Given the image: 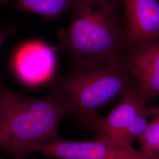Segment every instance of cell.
Listing matches in <instances>:
<instances>
[{"instance_id": "obj_9", "label": "cell", "mask_w": 159, "mask_h": 159, "mask_svg": "<svg viewBox=\"0 0 159 159\" xmlns=\"http://www.w3.org/2000/svg\"><path fill=\"white\" fill-rule=\"evenodd\" d=\"M75 0H16L15 8L47 20L57 19L72 10Z\"/></svg>"}, {"instance_id": "obj_1", "label": "cell", "mask_w": 159, "mask_h": 159, "mask_svg": "<svg viewBox=\"0 0 159 159\" xmlns=\"http://www.w3.org/2000/svg\"><path fill=\"white\" fill-rule=\"evenodd\" d=\"M72 110L52 87L43 98H35L0 86V150L16 159L58 140L60 122Z\"/></svg>"}, {"instance_id": "obj_6", "label": "cell", "mask_w": 159, "mask_h": 159, "mask_svg": "<svg viewBox=\"0 0 159 159\" xmlns=\"http://www.w3.org/2000/svg\"><path fill=\"white\" fill-rule=\"evenodd\" d=\"M124 61L146 104L159 97V41L128 51Z\"/></svg>"}, {"instance_id": "obj_12", "label": "cell", "mask_w": 159, "mask_h": 159, "mask_svg": "<svg viewBox=\"0 0 159 159\" xmlns=\"http://www.w3.org/2000/svg\"><path fill=\"white\" fill-rule=\"evenodd\" d=\"M17 29L14 27H3L0 29V48L2 45L4 41L10 36L15 34ZM2 84L0 82V86Z\"/></svg>"}, {"instance_id": "obj_3", "label": "cell", "mask_w": 159, "mask_h": 159, "mask_svg": "<svg viewBox=\"0 0 159 159\" xmlns=\"http://www.w3.org/2000/svg\"><path fill=\"white\" fill-rule=\"evenodd\" d=\"M137 85L124 60L94 59L70 65L68 73L51 87L66 99L75 117L87 128L99 117L98 110Z\"/></svg>"}, {"instance_id": "obj_11", "label": "cell", "mask_w": 159, "mask_h": 159, "mask_svg": "<svg viewBox=\"0 0 159 159\" xmlns=\"http://www.w3.org/2000/svg\"><path fill=\"white\" fill-rule=\"evenodd\" d=\"M141 150L150 157L159 159V116L153 117L139 140Z\"/></svg>"}, {"instance_id": "obj_14", "label": "cell", "mask_w": 159, "mask_h": 159, "mask_svg": "<svg viewBox=\"0 0 159 159\" xmlns=\"http://www.w3.org/2000/svg\"><path fill=\"white\" fill-rule=\"evenodd\" d=\"M100 1H101L102 2L108 6L117 7V8L121 7L120 0H100Z\"/></svg>"}, {"instance_id": "obj_7", "label": "cell", "mask_w": 159, "mask_h": 159, "mask_svg": "<svg viewBox=\"0 0 159 159\" xmlns=\"http://www.w3.org/2000/svg\"><path fill=\"white\" fill-rule=\"evenodd\" d=\"M54 48L40 42L23 46L14 58L17 76L25 84L40 85L51 78L56 64Z\"/></svg>"}, {"instance_id": "obj_13", "label": "cell", "mask_w": 159, "mask_h": 159, "mask_svg": "<svg viewBox=\"0 0 159 159\" xmlns=\"http://www.w3.org/2000/svg\"><path fill=\"white\" fill-rule=\"evenodd\" d=\"M145 112L148 117L159 116V105L146 107Z\"/></svg>"}, {"instance_id": "obj_2", "label": "cell", "mask_w": 159, "mask_h": 159, "mask_svg": "<svg viewBox=\"0 0 159 159\" xmlns=\"http://www.w3.org/2000/svg\"><path fill=\"white\" fill-rule=\"evenodd\" d=\"M57 36L54 48L68 54L71 64L94 59L124 60L127 52L120 8L100 0H75L71 23L58 30Z\"/></svg>"}, {"instance_id": "obj_10", "label": "cell", "mask_w": 159, "mask_h": 159, "mask_svg": "<svg viewBox=\"0 0 159 159\" xmlns=\"http://www.w3.org/2000/svg\"><path fill=\"white\" fill-rule=\"evenodd\" d=\"M148 117L144 110V112L137 115L115 139L107 141L125 146H131V143L135 140H139L146 130L148 123Z\"/></svg>"}, {"instance_id": "obj_8", "label": "cell", "mask_w": 159, "mask_h": 159, "mask_svg": "<svg viewBox=\"0 0 159 159\" xmlns=\"http://www.w3.org/2000/svg\"><path fill=\"white\" fill-rule=\"evenodd\" d=\"M146 104L136 85L121 96L119 104L108 115L103 118L99 116L87 128L97 132V139L113 140L137 115L144 111Z\"/></svg>"}, {"instance_id": "obj_5", "label": "cell", "mask_w": 159, "mask_h": 159, "mask_svg": "<svg viewBox=\"0 0 159 159\" xmlns=\"http://www.w3.org/2000/svg\"><path fill=\"white\" fill-rule=\"evenodd\" d=\"M120 1L127 52L159 41V1Z\"/></svg>"}, {"instance_id": "obj_4", "label": "cell", "mask_w": 159, "mask_h": 159, "mask_svg": "<svg viewBox=\"0 0 159 159\" xmlns=\"http://www.w3.org/2000/svg\"><path fill=\"white\" fill-rule=\"evenodd\" d=\"M36 152L60 159H154L132 146L100 139L92 142L58 139L38 148Z\"/></svg>"}, {"instance_id": "obj_15", "label": "cell", "mask_w": 159, "mask_h": 159, "mask_svg": "<svg viewBox=\"0 0 159 159\" xmlns=\"http://www.w3.org/2000/svg\"><path fill=\"white\" fill-rule=\"evenodd\" d=\"M12 0H0V3L4 5V6H7V4H8Z\"/></svg>"}]
</instances>
